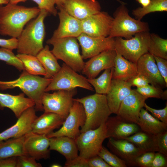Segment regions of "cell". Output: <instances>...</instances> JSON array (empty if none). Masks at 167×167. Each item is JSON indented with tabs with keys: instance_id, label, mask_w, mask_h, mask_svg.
I'll return each mask as SVG.
<instances>
[{
	"instance_id": "6da1fadb",
	"label": "cell",
	"mask_w": 167,
	"mask_h": 167,
	"mask_svg": "<svg viewBox=\"0 0 167 167\" xmlns=\"http://www.w3.org/2000/svg\"><path fill=\"white\" fill-rule=\"evenodd\" d=\"M40 10L9 3L0 5V35L17 38L24 26L36 17Z\"/></svg>"
},
{
	"instance_id": "7a4b0ae2",
	"label": "cell",
	"mask_w": 167,
	"mask_h": 167,
	"mask_svg": "<svg viewBox=\"0 0 167 167\" xmlns=\"http://www.w3.org/2000/svg\"><path fill=\"white\" fill-rule=\"evenodd\" d=\"M49 13L44 10L34 19L28 23L17 38V51L19 54L36 56L43 48L45 35L44 21Z\"/></svg>"
},
{
	"instance_id": "3957f363",
	"label": "cell",
	"mask_w": 167,
	"mask_h": 167,
	"mask_svg": "<svg viewBox=\"0 0 167 167\" xmlns=\"http://www.w3.org/2000/svg\"><path fill=\"white\" fill-rule=\"evenodd\" d=\"M51 80L52 78L32 75L24 70L19 77L15 80L0 81V90L18 88L34 101L36 111H43L42 97Z\"/></svg>"
},
{
	"instance_id": "277c9868",
	"label": "cell",
	"mask_w": 167,
	"mask_h": 167,
	"mask_svg": "<svg viewBox=\"0 0 167 167\" xmlns=\"http://www.w3.org/2000/svg\"><path fill=\"white\" fill-rule=\"evenodd\" d=\"M73 100L81 103L84 107L86 119L80 133L99 127L105 123L112 114L108 106L105 95L96 93Z\"/></svg>"
},
{
	"instance_id": "5b68a950",
	"label": "cell",
	"mask_w": 167,
	"mask_h": 167,
	"mask_svg": "<svg viewBox=\"0 0 167 167\" xmlns=\"http://www.w3.org/2000/svg\"><path fill=\"white\" fill-rule=\"evenodd\" d=\"M126 5L121 4L114 12L109 37L129 39L138 32L149 31L148 23L130 16Z\"/></svg>"
},
{
	"instance_id": "8992f818",
	"label": "cell",
	"mask_w": 167,
	"mask_h": 167,
	"mask_svg": "<svg viewBox=\"0 0 167 167\" xmlns=\"http://www.w3.org/2000/svg\"><path fill=\"white\" fill-rule=\"evenodd\" d=\"M76 38L49 39L47 43L53 45L51 51L57 59L62 60L77 72H81L85 62L79 51Z\"/></svg>"
},
{
	"instance_id": "52a82bcc",
	"label": "cell",
	"mask_w": 167,
	"mask_h": 167,
	"mask_svg": "<svg viewBox=\"0 0 167 167\" xmlns=\"http://www.w3.org/2000/svg\"><path fill=\"white\" fill-rule=\"evenodd\" d=\"M150 34L149 31H143L136 33L129 39L114 38V49L126 59L136 63L142 55L148 53Z\"/></svg>"
},
{
	"instance_id": "ba28073f",
	"label": "cell",
	"mask_w": 167,
	"mask_h": 167,
	"mask_svg": "<svg viewBox=\"0 0 167 167\" xmlns=\"http://www.w3.org/2000/svg\"><path fill=\"white\" fill-rule=\"evenodd\" d=\"M77 87L91 91L94 90L87 79L64 63L59 71L52 78L45 89V92L60 90H70Z\"/></svg>"
},
{
	"instance_id": "9c48e42d",
	"label": "cell",
	"mask_w": 167,
	"mask_h": 167,
	"mask_svg": "<svg viewBox=\"0 0 167 167\" xmlns=\"http://www.w3.org/2000/svg\"><path fill=\"white\" fill-rule=\"evenodd\" d=\"M108 138L105 123L98 128L81 132L75 139L79 156L88 159L98 155L104 140Z\"/></svg>"
},
{
	"instance_id": "30bf717a",
	"label": "cell",
	"mask_w": 167,
	"mask_h": 167,
	"mask_svg": "<svg viewBox=\"0 0 167 167\" xmlns=\"http://www.w3.org/2000/svg\"><path fill=\"white\" fill-rule=\"evenodd\" d=\"M53 93L45 92L41 99L44 111L66 117L73 102L77 89L58 90Z\"/></svg>"
},
{
	"instance_id": "8fae6325",
	"label": "cell",
	"mask_w": 167,
	"mask_h": 167,
	"mask_svg": "<svg viewBox=\"0 0 167 167\" xmlns=\"http://www.w3.org/2000/svg\"><path fill=\"white\" fill-rule=\"evenodd\" d=\"M86 119L83 105L73 100L72 105L61 127L46 135L49 138L65 136L75 139L80 134L79 128L84 126Z\"/></svg>"
},
{
	"instance_id": "7c38bea8",
	"label": "cell",
	"mask_w": 167,
	"mask_h": 167,
	"mask_svg": "<svg viewBox=\"0 0 167 167\" xmlns=\"http://www.w3.org/2000/svg\"><path fill=\"white\" fill-rule=\"evenodd\" d=\"M113 19L107 12L101 11L81 21L83 33L93 37H107Z\"/></svg>"
},
{
	"instance_id": "4fadbf2b",
	"label": "cell",
	"mask_w": 167,
	"mask_h": 167,
	"mask_svg": "<svg viewBox=\"0 0 167 167\" xmlns=\"http://www.w3.org/2000/svg\"><path fill=\"white\" fill-rule=\"evenodd\" d=\"M77 39L82 49L83 59L90 58L101 52L114 49V38L93 37L82 33Z\"/></svg>"
},
{
	"instance_id": "5bb4252c",
	"label": "cell",
	"mask_w": 167,
	"mask_h": 167,
	"mask_svg": "<svg viewBox=\"0 0 167 167\" xmlns=\"http://www.w3.org/2000/svg\"><path fill=\"white\" fill-rule=\"evenodd\" d=\"M50 138L45 134H40L32 131L24 136V147L27 155L36 160L47 159L50 157Z\"/></svg>"
},
{
	"instance_id": "9a60e30c",
	"label": "cell",
	"mask_w": 167,
	"mask_h": 167,
	"mask_svg": "<svg viewBox=\"0 0 167 167\" xmlns=\"http://www.w3.org/2000/svg\"><path fill=\"white\" fill-rule=\"evenodd\" d=\"M147 98L132 89L121 102L117 115L124 120L138 124L139 113Z\"/></svg>"
},
{
	"instance_id": "2e32d148",
	"label": "cell",
	"mask_w": 167,
	"mask_h": 167,
	"mask_svg": "<svg viewBox=\"0 0 167 167\" xmlns=\"http://www.w3.org/2000/svg\"><path fill=\"white\" fill-rule=\"evenodd\" d=\"M116 54L113 49L91 57L85 62L82 73L88 79L96 78L101 71L113 67Z\"/></svg>"
},
{
	"instance_id": "e0dca14e",
	"label": "cell",
	"mask_w": 167,
	"mask_h": 167,
	"mask_svg": "<svg viewBox=\"0 0 167 167\" xmlns=\"http://www.w3.org/2000/svg\"><path fill=\"white\" fill-rule=\"evenodd\" d=\"M57 8L59 24L51 37L58 39L67 37L77 38L83 33L82 21L68 14L62 6Z\"/></svg>"
},
{
	"instance_id": "ac0fdd59",
	"label": "cell",
	"mask_w": 167,
	"mask_h": 167,
	"mask_svg": "<svg viewBox=\"0 0 167 167\" xmlns=\"http://www.w3.org/2000/svg\"><path fill=\"white\" fill-rule=\"evenodd\" d=\"M37 117L34 107L27 109L15 124L0 133V142L23 136L31 131L32 124Z\"/></svg>"
},
{
	"instance_id": "d6986e66",
	"label": "cell",
	"mask_w": 167,
	"mask_h": 167,
	"mask_svg": "<svg viewBox=\"0 0 167 167\" xmlns=\"http://www.w3.org/2000/svg\"><path fill=\"white\" fill-rule=\"evenodd\" d=\"M136 64L138 73L145 76L151 85L161 88L167 87V84L159 71L153 55L148 52L145 54Z\"/></svg>"
},
{
	"instance_id": "ffe728a7",
	"label": "cell",
	"mask_w": 167,
	"mask_h": 167,
	"mask_svg": "<svg viewBox=\"0 0 167 167\" xmlns=\"http://www.w3.org/2000/svg\"><path fill=\"white\" fill-rule=\"evenodd\" d=\"M62 6L70 15L81 21L101 11L96 0H66Z\"/></svg>"
},
{
	"instance_id": "44dd1931",
	"label": "cell",
	"mask_w": 167,
	"mask_h": 167,
	"mask_svg": "<svg viewBox=\"0 0 167 167\" xmlns=\"http://www.w3.org/2000/svg\"><path fill=\"white\" fill-rule=\"evenodd\" d=\"M105 124L108 138L124 139L139 131L140 129L137 124L126 121L117 115L109 117Z\"/></svg>"
},
{
	"instance_id": "7402d4cb",
	"label": "cell",
	"mask_w": 167,
	"mask_h": 167,
	"mask_svg": "<svg viewBox=\"0 0 167 167\" xmlns=\"http://www.w3.org/2000/svg\"><path fill=\"white\" fill-rule=\"evenodd\" d=\"M131 87L127 81L112 79L109 89L105 95L112 113L117 114L121 102L131 92Z\"/></svg>"
},
{
	"instance_id": "603a6c76",
	"label": "cell",
	"mask_w": 167,
	"mask_h": 167,
	"mask_svg": "<svg viewBox=\"0 0 167 167\" xmlns=\"http://www.w3.org/2000/svg\"><path fill=\"white\" fill-rule=\"evenodd\" d=\"M108 138V147L113 153L126 162L135 164V159L144 153L126 139Z\"/></svg>"
},
{
	"instance_id": "cb8c5ba5",
	"label": "cell",
	"mask_w": 167,
	"mask_h": 167,
	"mask_svg": "<svg viewBox=\"0 0 167 167\" xmlns=\"http://www.w3.org/2000/svg\"><path fill=\"white\" fill-rule=\"evenodd\" d=\"M66 117L51 112H44L34 121L31 131L47 135L62 126Z\"/></svg>"
},
{
	"instance_id": "d4e9b609",
	"label": "cell",
	"mask_w": 167,
	"mask_h": 167,
	"mask_svg": "<svg viewBox=\"0 0 167 167\" xmlns=\"http://www.w3.org/2000/svg\"><path fill=\"white\" fill-rule=\"evenodd\" d=\"M34 106V101L25 97L24 93L14 95L0 92V109H9L17 118L26 109Z\"/></svg>"
},
{
	"instance_id": "484cf974",
	"label": "cell",
	"mask_w": 167,
	"mask_h": 167,
	"mask_svg": "<svg viewBox=\"0 0 167 167\" xmlns=\"http://www.w3.org/2000/svg\"><path fill=\"white\" fill-rule=\"evenodd\" d=\"M49 138V150L58 152L65 157L66 161L72 160L79 155L75 139L65 136Z\"/></svg>"
},
{
	"instance_id": "4316f807",
	"label": "cell",
	"mask_w": 167,
	"mask_h": 167,
	"mask_svg": "<svg viewBox=\"0 0 167 167\" xmlns=\"http://www.w3.org/2000/svg\"><path fill=\"white\" fill-rule=\"evenodd\" d=\"M138 74L136 63L128 60L117 53L113 68L112 79L127 81Z\"/></svg>"
},
{
	"instance_id": "83f0119b",
	"label": "cell",
	"mask_w": 167,
	"mask_h": 167,
	"mask_svg": "<svg viewBox=\"0 0 167 167\" xmlns=\"http://www.w3.org/2000/svg\"><path fill=\"white\" fill-rule=\"evenodd\" d=\"M137 125L142 131L153 135H157L167 130V124L157 119L143 108L139 113Z\"/></svg>"
},
{
	"instance_id": "f1b7e54d",
	"label": "cell",
	"mask_w": 167,
	"mask_h": 167,
	"mask_svg": "<svg viewBox=\"0 0 167 167\" xmlns=\"http://www.w3.org/2000/svg\"><path fill=\"white\" fill-rule=\"evenodd\" d=\"M24 135L0 142V159L27 155L24 151Z\"/></svg>"
},
{
	"instance_id": "f546056e",
	"label": "cell",
	"mask_w": 167,
	"mask_h": 167,
	"mask_svg": "<svg viewBox=\"0 0 167 167\" xmlns=\"http://www.w3.org/2000/svg\"><path fill=\"white\" fill-rule=\"evenodd\" d=\"M36 57L45 71L46 74L45 77L52 78L60 70L61 66L48 45L44 47Z\"/></svg>"
},
{
	"instance_id": "4dcf8cb0",
	"label": "cell",
	"mask_w": 167,
	"mask_h": 167,
	"mask_svg": "<svg viewBox=\"0 0 167 167\" xmlns=\"http://www.w3.org/2000/svg\"><path fill=\"white\" fill-rule=\"evenodd\" d=\"M124 139L133 143L143 152H157L155 135L139 131Z\"/></svg>"
},
{
	"instance_id": "1f68e13d",
	"label": "cell",
	"mask_w": 167,
	"mask_h": 167,
	"mask_svg": "<svg viewBox=\"0 0 167 167\" xmlns=\"http://www.w3.org/2000/svg\"><path fill=\"white\" fill-rule=\"evenodd\" d=\"M16 56L22 62L24 70L28 73L36 75H46L45 69L36 56L19 53Z\"/></svg>"
},
{
	"instance_id": "d6a6232c",
	"label": "cell",
	"mask_w": 167,
	"mask_h": 167,
	"mask_svg": "<svg viewBox=\"0 0 167 167\" xmlns=\"http://www.w3.org/2000/svg\"><path fill=\"white\" fill-rule=\"evenodd\" d=\"M113 68L105 70L97 78L87 79L89 83L93 87L96 93L106 95L108 92L112 79Z\"/></svg>"
},
{
	"instance_id": "836d02e7",
	"label": "cell",
	"mask_w": 167,
	"mask_h": 167,
	"mask_svg": "<svg viewBox=\"0 0 167 167\" xmlns=\"http://www.w3.org/2000/svg\"><path fill=\"white\" fill-rule=\"evenodd\" d=\"M148 52L153 56L167 59V39L156 34L150 33Z\"/></svg>"
},
{
	"instance_id": "e575fe53",
	"label": "cell",
	"mask_w": 167,
	"mask_h": 167,
	"mask_svg": "<svg viewBox=\"0 0 167 167\" xmlns=\"http://www.w3.org/2000/svg\"><path fill=\"white\" fill-rule=\"evenodd\" d=\"M167 11V0H150L148 6L133 10L132 14L135 19L141 20L145 15L150 13Z\"/></svg>"
},
{
	"instance_id": "d590c367",
	"label": "cell",
	"mask_w": 167,
	"mask_h": 167,
	"mask_svg": "<svg viewBox=\"0 0 167 167\" xmlns=\"http://www.w3.org/2000/svg\"><path fill=\"white\" fill-rule=\"evenodd\" d=\"M135 90L147 99L153 97L163 100L167 98V90L163 91L161 88L149 84L144 87L137 88Z\"/></svg>"
},
{
	"instance_id": "8d00e7d4",
	"label": "cell",
	"mask_w": 167,
	"mask_h": 167,
	"mask_svg": "<svg viewBox=\"0 0 167 167\" xmlns=\"http://www.w3.org/2000/svg\"><path fill=\"white\" fill-rule=\"evenodd\" d=\"M0 60L5 62L8 65L14 66L19 71L25 70L22 62L11 49L0 48Z\"/></svg>"
},
{
	"instance_id": "74e56055",
	"label": "cell",
	"mask_w": 167,
	"mask_h": 167,
	"mask_svg": "<svg viewBox=\"0 0 167 167\" xmlns=\"http://www.w3.org/2000/svg\"><path fill=\"white\" fill-rule=\"evenodd\" d=\"M98 155L111 167H126V162L116 155L109 151L104 146Z\"/></svg>"
},
{
	"instance_id": "f35d334b",
	"label": "cell",
	"mask_w": 167,
	"mask_h": 167,
	"mask_svg": "<svg viewBox=\"0 0 167 167\" xmlns=\"http://www.w3.org/2000/svg\"><path fill=\"white\" fill-rule=\"evenodd\" d=\"M35 2L40 10H44L54 16L58 14L54 0H31Z\"/></svg>"
},
{
	"instance_id": "ab89813d",
	"label": "cell",
	"mask_w": 167,
	"mask_h": 167,
	"mask_svg": "<svg viewBox=\"0 0 167 167\" xmlns=\"http://www.w3.org/2000/svg\"><path fill=\"white\" fill-rule=\"evenodd\" d=\"M33 157L28 155L17 157L16 167H41V164Z\"/></svg>"
},
{
	"instance_id": "60d3db41",
	"label": "cell",
	"mask_w": 167,
	"mask_h": 167,
	"mask_svg": "<svg viewBox=\"0 0 167 167\" xmlns=\"http://www.w3.org/2000/svg\"><path fill=\"white\" fill-rule=\"evenodd\" d=\"M157 152L167 156V131L155 135Z\"/></svg>"
},
{
	"instance_id": "b9f144b4",
	"label": "cell",
	"mask_w": 167,
	"mask_h": 167,
	"mask_svg": "<svg viewBox=\"0 0 167 167\" xmlns=\"http://www.w3.org/2000/svg\"><path fill=\"white\" fill-rule=\"evenodd\" d=\"M144 107L146 110L149 111L154 117L161 121L167 124V105L165 108L157 109L151 107L145 103Z\"/></svg>"
},
{
	"instance_id": "7bdbcfd3",
	"label": "cell",
	"mask_w": 167,
	"mask_h": 167,
	"mask_svg": "<svg viewBox=\"0 0 167 167\" xmlns=\"http://www.w3.org/2000/svg\"><path fill=\"white\" fill-rule=\"evenodd\" d=\"M155 152H144L135 160V164L140 167H150Z\"/></svg>"
},
{
	"instance_id": "ee69618b",
	"label": "cell",
	"mask_w": 167,
	"mask_h": 167,
	"mask_svg": "<svg viewBox=\"0 0 167 167\" xmlns=\"http://www.w3.org/2000/svg\"><path fill=\"white\" fill-rule=\"evenodd\" d=\"M132 86L137 88L147 86L150 84L148 80L143 75L138 73L127 81Z\"/></svg>"
},
{
	"instance_id": "f6af8a7d",
	"label": "cell",
	"mask_w": 167,
	"mask_h": 167,
	"mask_svg": "<svg viewBox=\"0 0 167 167\" xmlns=\"http://www.w3.org/2000/svg\"><path fill=\"white\" fill-rule=\"evenodd\" d=\"M159 71L167 84V59L154 56Z\"/></svg>"
},
{
	"instance_id": "bcb514c9",
	"label": "cell",
	"mask_w": 167,
	"mask_h": 167,
	"mask_svg": "<svg viewBox=\"0 0 167 167\" xmlns=\"http://www.w3.org/2000/svg\"><path fill=\"white\" fill-rule=\"evenodd\" d=\"M65 167H89L88 159L78 155L74 159L66 161Z\"/></svg>"
},
{
	"instance_id": "7dc6e473",
	"label": "cell",
	"mask_w": 167,
	"mask_h": 167,
	"mask_svg": "<svg viewBox=\"0 0 167 167\" xmlns=\"http://www.w3.org/2000/svg\"><path fill=\"white\" fill-rule=\"evenodd\" d=\"M167 156L157 152L155 154L150 167H167Z\"/></svg>"
},
{
	"instance_id": "c3c4849f",
	"label": "cell",
	"mask_w": 167,
	"mask_h": 167,
	"mask_svg": "<svg viewBox=\"0 0 167 167\" xmlns=\"http://www.w3.org/2000/svg\"><path fill=\"white\" fill-rule=\"evenodd\" d=\"M89 167H111L98 155L88 159Z\"/></svg>"
},
{
	"instance_id": "681fc988",
	"label": "cell",
	"mask_w": 167,
	"mask_h": 167,
	"mask_svg": "<svg viewBox=\"0 0 167 167\" xmlns=\"http://www.w3.org/2000/svg\"><path fill=\"white\" fill-rule=\"evenodd\" d=\"M18 40L16 38L11 37L10 39H6L0 38V46L11 49H17Z\"/></svg>"
},
{
	"instance_id": "f907efd6",
	"label": "cell",
	"mask_w": 167,
	"mask_h": 167,
	"mask_svg": "<svg viewBox=\"0 0 167 167\" xmlns=\"http://www.w3.org/2000/svg\"><path fill=\"white\" fill-rule=\"evenodd\" d=\"M17 157L0 159V167H16Z\"/></svg>"
},
{
	"instance_id": "816d5d0a",
	"label": "cell",
	"mask_w": 167,
	"mask_h": 167,
	"mask_svg": "<svg viewBox=\"0 0 167 167\" xmlns=\"http://www.w3.org/2000/svg\"><path fill=\"white\" fill-rule=\"evenodd\" d=\"M55 3V5H57V8H58L62 5L66 0H54ZM120 3L121 4H126V3L120 0H115Z\"/></svg>"
},
{
	"instance_id": "f5cc1de1",
	"label": "cell",
	"mask_w": 167,
	"mask_h": 167,
	"mask_svg": "<svg viewBox=\"0 0 167 167\" xmlns=\"http://www.w3.org/2000/svg\"><path fill=\"white\" fill-rule=\"evenodd\" d=\"M140 4L142 7H144L148 6L150 2V0H135Z\"/></svg>"
},
{
	"instance_id": "db71d44e",
	"label": "cell",
	"mask_w": 167,
	"mask_h": 167,
	"mask_svg": "<svg viewBox=\"0 0 167 167\" xmlns=\"http://www.w3.org/2000/svg\"><path fill=\"white\" fill-rule=\"evenodd\" d=\"M9 3L14 4H17L20 2H25L27 0H9Z\"/></svg>"
},
{
	"instance_id": "11a10c76",
	"label": "cell",
	"mask_w": 167,
	"mask_h": 167,
	"mask_svg": "<svg viewBox=\"0 0 167 167\" xmlns=\"http://www.w3.org/2000/svg\"><path fill=\"white\" fill-rule=\"evenodd\" d=\"M9 2V0H0V5H6Z\"/></svg>"
},
{
	"instance_id": "9f6ffc18",
	"label": "cell",
	"mask_w": 167,
	"mask_h": 167,
	"mask_svg": "<svg viewBox=\"0 0 167 167\" xmlns=\"http://www.w3.org/2000/svg\"><path fill=\"white\" fill-rule=\"evenodd\" d=\"M52 167H61L62 166L60 165L57 164H53L51 166Z\"/></svg>"
}]
</instances>
